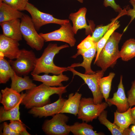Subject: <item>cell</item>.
Here are the masks:
<instances>
[{
    "mask_svg": "<svg viewBox=\"0 0 135 135\" xmlns=\"http://www.w3.org/2000/svg\"><path fill=\"white\" fill-rule=\"evenodd\" d=\"M68 85L62 86H51L42 84L26 90L21 104L27 109L41 107L50 103V96L54 94L59 96L66 92Z\"/></svg>",
    "mask_w": 135,
    "mask_h": 135,
    "instance_id": "obj_1",
    "label": "cell"
},
{
    "mask_svg": "<svg viewBox=\"0 0 135 135\" xmlns=\"http://www.w3.org/2000/svg\"><path fill=\"white\" fill-rule=\"evenodd\" d=\"M69 47L65 44L58 46L56 44H49L44 49L41 56L37 58L35 67L31 74L39 75L44 73H51L58 75L68 70L67 67H60L54 63V58L55 55L61 50Z\"/></svg>",
    "mask_w": 135,
    "mask_h": 135,
    "instance_id": "obj_2",
    "label": "cell"
},
{
    "mask_svg": "<svg viewBox=\"0 0 135 135\" xmlns=\"http://www.w3.org/2000/svg\"><path fill=\"white\" fill-rule=\"evenodd\" d=\"M122 34L114 32L101 51L96 61L94 62L104 72L115 64L120 58L118 44Z\"/></svg>",
    "mask_w": 135,
    "mask_h": 135,
    "instance_id": "obj_3",
    "label": "cell"
},
{
    "mask_svg": "<svg viewBox=\"0 0 135 135\" xmlns=\"http://www.w3.org/2000/svg\"><path fill=\"white\" fill-rule=\"evenodd\" d=\"M21 19L20 31L26 44L36 50H41L45 41L36 32L31 18L28 15L24 14Z\"/></svg>",
    "mask_w": 135,
    "mask_h": 135,
    "instance_id": "obj_4",
    "label": "cell"
},
{
    "mask_svg": "<svg viewBox=\"0 0 135 135\" xmlns=\"http://www.w3.org/2000/svg\"><path fill=\"white\" fill-rule=\"evenodd\" d=\"M108 106L106 102L95 104L93 98H82L77 115L78 118L87 123L92 122L98 118Z\"/></svg>",
    "mask_w": 135,
    "mask_h": 135,
    "instance_id": "obj_5",
    "label": "cell"
},
{
    "mask_svg": "<svg viewBox=\"0 0 135 135\" xmlns=\"http://www.w3.org/2000/svg\"><path fill=\"white\" fill-rule=\"evenodd\" d=\"M37 58L32 50L22 49L21 50L19 56L15 60H10L9 62L17 75L24 76L33 71Z\"/></svg>",
    "mask_w": 135,
    "mask_h": 135,
    "instance_id": "obj_6",
    "label": "cell"
},
{
    "mask_svg": "<svg viewBox=\"0 0 135 135\" xmlns=\"http://www.w3.org/2000/svg\"><path fill=\"white\" fill-rule=\"evenodd\" d=\"M69 119V117L64 113L57 114L51 119L45 121L42 129L48 135H68L70 132V126L67 123Z\"/></svg>",
    "mask_w": 135,
    "mask_h": 135,
    "instance_id": "obj_7",
    "label": "cell"
},
{
    "mask_svg": "<svg viewBox=\"0 0 135 135\" xmlns=\"http://www.w3.org/2000/svg\"><path fill=\"white\" fill-rule=\"evenodd\" d=\"M67 70L72 72L74 76L77 75L83 79L92 93L95 104H101L104 98L100 90L99 81L104 76L103 71L98 70L94 74H88L81 73L75 70L74 68L69 66L67 67Z\"/></svg>",
    "mask_w": 135,
    "mask_h": 135,
    "instance_id": "obj_8",
    "label": "cell"
},
{
    "mask_svg": "<svg viewBox=\"0 0 135 135\" xmlns=\"http://www.w3.org/2000/svg\"><path fill=\"white\" fill-rule=\"evenodd\" d=\"M30 14L31 18L36 30H38L42 26L49 24L61 25L68 22V20H62L54 18L50 14L42 12L33 5L28 2L25 10Z\"/></svg>",
    "mask_w": 135,
    "mask_h": 135,
    "instance_id": "obj_9",
    "label": "cell"
},
{
    "mask_svg": "<svg viewBox=\"0 0 135 135\" xmlns=\"http://www.w3.org/2000/svg\"><path fill=\"white\" fill-rule=\"evenodd\" d=\"M60 26V28L57 30L46 34L40 33L39 34L45 41H61L68 44L71 47L74 46L76 40L74 37L75 34L72 26L70 22Z\"/></svg>",
    "mask_w": 135,
    "mask_h": 135,
    "instance_id": "obj_10",
    "label": "cell"
},
{
    "mask_svg": "<svg viewBox=\"0 0 135 135\" xmlns=\"http://www.w3.org/2000/svg\"><path fill=\"white\" fill-rule=\"evenodd\" d=\"M66 99L59 96L56 101L41 107H34L28 111V113L36 117L40 118L52 116L59 113Z\"/></svg>",
    "mask_w": 135,
    "mask_h": 135,
    "instance_id": "obj_11",
    "label": "cell"
},
{
    "mask_svg": "<svg viewBox=\"0 0 135 135\" xmlns=\"http://www.w3.org/2000/svg\"><path fill=\"white\" fill-rule=\"evenodd\" d=\"M18 41L7 37L2 34L0 35V55L10 60L16 58L21 50L19 48Z\"/></svg>",
    "mask_w": 135,
    "mask_h": 135,
    "instance_id": "obj_12",
    "label": "cell"
},
{
    "mask_svg": "<svg viewBox=\"0 0 135 135\" xmlns=\"http://www.w3.org/2000/svg\"><path fill=\"white\" fill-rule=\"evenodd\" d=\"M122 79V76L121 75L117 91L114 94L113 97L108 98L106 102L110 106H115L117 108V110L120 112H126L130 107L125 95Z\"/></svg>",
    "mask_w": 135,
    "mask_h": 135,
    "instance_id": "obj_13",
    "label": "cell"
},
{
    "mask_svg": "<svg viewBox=\"0 0 135 135\" xmlns=\"http://www.w3.org/2000/svg\"><path fill=\"white\" fill-rule=\"evenodd\" d=\"M0 103L6 110H10L16 106L24 96V94L20 93L11 88L6 87L1 90Z\"/></svg>",
    "mask_w": 135,
    "mask_h": 135,
    "instance_id": "obj_14",
    "label": "cell"
},
{
    "mask_svg": "<svg viewBox=\"0 0 135 135\" xmlns=\"http://www.w3.org/2000/svg\"><path fill=\"white\" fill-rule=\"evenodd\" d=\"M20 21L16 19L0 23L2 34L13 40L19 41L22 40V36L20 30Z\"/></svg>",
    "mask_w": 135,
    "mask_h": 135,
    "instance_id": "obj_15",
    "label": "cell"
},
{
    "mask_svg": "<svg viewBox=\"0 0 135 135\" xmlns=\"http://www.w3.org/2000/svg\"><path fill=\"white\" fill-rule=\"evenodd\" d=\"M82 96V94L78 92L74 94V93L70 94L68 99L65 101L59 113H69L77 116Z\"/></svg>",
    "mask_w": 135,
    "mask_h": 135,
    "instance_id": "obj_16",
    "label": "cell"
},
{
    "mask_svg": "<svg viewBox=\"0 0 135 135\" xmlns=\"http://www.w3.org/2000/svg\"><path fill=\"white\" fill-rule=\"evenodd\" d=\"M62 73L56 75H48L45 74L42 75L38 74H31L34 80L42 82L46 85L51 86H63L62 82L67 81L69 78Z\"/></svg>",
    "mask_w": 135,
    "mask_h": 135,
    "instance_id": "obj_17",
    "label": "cell"
},
{
    "mask_svg": "<svg viewBox=\"0 0 135 135\" xmlns=\"http://www.w3.org/2000/svg\"><path fill=\"white\" fill-rule=\"evenodd\" d=\"M87 10L84 7L80 8L76 12L70 13L69 18L72 20V27L75 34H76L79 30L85 28L86 30L90 29V26L86 23V16Z\"/></svg>",
    "mask_w": 135,
    "mask_h": 135,
    "instance_id": "obj_18",
    "label": "cell"
},
{
    "mask_svg": "<svg viewBox=\"0 0 135 135\" xmlns=\"http://www.w3.org/2000/svg\"><path fill=\"white\" fill-rule=\"evenodd\" d=\"M10 78L11 88L19 93L24 90H30L36 86L27 75L22 77L17 75L15 72Z\"/></svg>",
    "mask_w": 135,
    "mask_h": 135,
    "instance_id": "obj_19",
    "label": "cell"
},
{
    "mask_svg": "<svg viewBox=\"0 0 135 135\" xmlns=\"http://www.w3.org/2000/svg\"><path fill=\"white\" fill-rule=\"evenodd\" d=\"M96 52V46L89 49L81 54L83 58V61L82 63H74L69 67L74 68L76 67L82 66L85 69V74H91L95 73L96 72L92 70L91 65Z\"/></svg>",
    "mask_w": 135,
    "mask_h": 135,
    "instance_id": "obj_20",
    "label": "cell"
},
{
    "mask_svg": "<svg viewBox=\"0 0 135 135\" xmlns=\"http://www.w3.org/2000/svg\"><path fill=\"white\" fill-rule=\"evenodd\" d=\"M131 107L126 112H119L117 110L114 112L113 123L124 130L128 128L131 124H135V120L132 117L130 112Z\"/></svg>",
    "mask_w": 135,
    "mask_h": 135,
    "instance_id": "obj_21",
    "label": "cell"
},
{
    "mask_svg": "<svg viewBox=\"0 0 135 135\" xmlns=\"http://www.w3.org/2000/svg\"><path fill=\"white\" fill-rule=\"evenodd\" d=\"M70 132L74 135H102L104 134L97 132L94 130V128L87 122H83L82 123L75 122L73 125L70 126Z\"/></svg>",
    "mask_w": 135,
    "mask_h": 135,
    "instance_id": "obj_22",
    "label": "cell"
},
{
    "mask_svg": "<svg viewBox=\"0 0 135 135\" xmlns=\"http://www.w3.org/2000/svg\"><path fill=\"white\" fill-rule=\"evenodd\" d=\"M24 14L3 2L0 3V23L21 18Z\"/></svg>",
    "mask_w": 135,
    "mask_h": 135,
    "instance_id": "obj_23",
    "label": "cell"
},
{
    "mask_svg": "<svg viewBox=\"0 0 135 135\" xmlns=\"http://www.w3.org/2000/svg\"><path fill=\"white\" fill-rule=\"evenodd\" d=\"M4 57L0 56V83L3 84L6 83L15 72Z\"/></svg>",
    "mask_w": 135,
    "mask_h": 135,
    "instance_id": "obj_24",
    "label": "cell"
},
{
    "mask_svg": "<svg viewBox=\"0 0 135 135\" xmlns=\"http://www.w3.org/2000/svg\"><path fill=\"white\" fill-rule=\"evenodd\" d=\"M23 97L16 106L10 110H6L4 109L3 106L0 107V122L8 120H17L22 122L20 119V114L19 109L20 105L21 103Z\"/></svg>",
    "mask_w": 135,
    "mask_h": 135,
    "instance_id": "obj_25",
    "label": "cell"
},
{
    "mask_svg": "<svg viewBox=\"0 0 135 135\" xmlns=\"http://www.w3.org/2000/svg\"><path fill=\"white\" fill-rule=\"evenodd\" d=\"M120 58L124 61H128L135 57V40L131 38L124 43L120 51Z\"/></svg>",
    "mask_w": 135,
    "mask_h": 135,
    "instance_id": "obj_26",
    "label": "cell"
},
{
    "mask_svg": "<svg viewBox=\"0 0 135 135\" xmlns=\"http://www.w3.org/2000/svg\"><path fill=\"white\" fill-rule=\"evenodd\" d=\"M107 111L104 110L98 117L100 123L106 126L112 135H123L124 130L107 118Z\"/></svg>",
    "mask_w": 135,
    "mask_h": 135,
    "instance_id": "obj_27",
    "label": "cell"
},
{
    "mask_svg": "<svg viewBox=\"0 0 135 135\" xmlns=\"http://www.w3.org/2000/svg\"><path fill=\"white\" fill-rule=\"evenodd\" d=\"M115 76L114 73L110 72L108 76L101 78L99 81L100 91L106 102L111 90L112 81Z\"/></svg>",
    "mask_w": 135,
    "mask_h": 135,
    "instance_id": "obj_28",
    "label": "cell"
},
{
    "mask_svg": "<svg viewBox=\"0 0 135 135\" xmlns=\"http://www.w3.org/2000/svg\"><path fill=\"white\" fill-rule=\"evenodd\" d=\"M120 26L119 22L116 20L110 26L101 39L96 43V54L94 62L97 60L99 55L112 33Z\"/></svg>",
    "mask_w": 135,
    "mask_h": 135,
    "instance_id": "obj_29",
    "label": "cell"
},
{
    "mask_svg": "<svg viewBox=\"0 0 135 135\" xmlns=\"http://www.w3.org/2000/svg\"><path fill=\"white\" fill-rule=\"evenodd\" d=\"M123 11L120 13L118 17L112 20V22L108 24L106 26H100L95 28L91 36L96 42H97L101 39L112 25L122 15H125L124 11L123 12Z\"/></svg>",
    "mask_w": 135,
    "mask_h": 135,
    "instance_id": "obj_30",
    "label": "cell"
},
{
    "mask_svg": "<svg viewBox=\"0 0 135 135\" xmlns=\"http://www.w3.org/2000/svg\"><path fill=\"white\" fill-rule=\"evenodd\" d=\"M96 43L94 42L93 38L90 34L88 35L77 46V52L72 58H75L78 55H81L86 51L96 46Z\"/></svg>",
    "mask_w": 135,
    "mask_h": 135,
    "instance_id": "obj_31",
    "label": "cell"
},
{
    "mask_svg": "<svg viewBox=\"0 0 135 135\" xmlns=\"http://www.w3.org/2000/svg\"><path fill=\"white\" fill-rule=\"evenodd\" d=\"M2 2L20 11L25 10L28 0H0V3Z\"/></svg>",
    "mask_w": 135,
    "mask_h": 135,
    "instance_id": "obj_32",
    "label": "cell"
},
{
    "mask_svg": "<svg viewBox=\"0 0 135 135\" xmlns=\"http://www.w3.org/2000/svg\"><path fill=\"white\" fill-rule=\"evenodd\" d=\"M9 124L11 128L19 135H30L27 132L22 122L17 120H10Z\"/></svg>",
    "mask_w": 135,
    "mask_h": 135,
    "instance_id": "obj_33",
    "label": "cell"
},
{
    "mask_svg": "<svg viewBox=\"0 0 135 135\" xmlns=\"http://www.w3.org/2000/svg\"><path fill=\"white\" fill-rule=\"evenodd\" d=\"M127 96L130 107L135 105V80L132 82L131 88L128 92Z\"/></svg>",
    "mask_w": 135,
    "mask_h": 135,
    "instance_id": "obj_34",
    "label": "cell"
},
{
    "mask_svg": "<svg viewBox=\"0 0 135 135\" xmlns=\"http://www.w3.org/2000/svg\"><path fill=\"white\" fill-rule=\"evenodd\" d=\"M103 5L105 7L110 6L115 11L120 13L123 10L120 6L116 3L114 0H104Z\"/></svg>",
    "mask_w": 135,
    "mask_h": 135,
    "instance_id": "obj_35",
    "label": "cell"
},
{
    "mask_svg": "<svg viewBox=\"0 0 135 135\" xmlns=\"http://www.w3.org/2000/svg\"><path fill=\"white\" fill-rule=\"evenodd\" d=\"M3 135H19L17 133L12 130L6 122H4L2 125Z\"/></svg>",
    "mask_w": 135,
    "mask_h": 135,
    "instance_id": "obj_36",
    "label": "cell"
},
{
    "mask_svg": "<svg viewBox=\"0 0 135 135\" xmlns=\"http://www.w3.org/2000/svg\"><path fill=\"white\" fill-rule=\"evenodd\" d=\"M133 124L124 130L123 135H135V124Z\"/></svg>",
    "mask_w": 135,
    "mask_h": 135,
    "instance_id": "obj_37",
    "label": "cell"
},
{
    "mask_svg": "<svg viewBox=\"0 0 135 135\" xmlns=\"http://www.w3.org/2000/svg\"><path fill=\"white\" fill-rule=\"evenodd\" d=\"M132 6L133 7V8L130 9L126 10V15L129 16L131 17V19L130 23L135 18V5H133Z\"/></svg>",
    "mask_w": 135,
    "mask_h": 135,
    "instance_id": "obj_38",
    "label": "cell"
},
{
    "mask_svg": "<svg viewBox=\"0 0 135 135\" xmlns=\"http://www.w3.org/2000/svg\"><path fill=\"white\" fill-rule=\"evenodd\" d=\"M130 112L132 118L135 120V106L130 109Z\"/></svg>",
    "mask_w": 135,
    "mask_h": 135,
    "instance_id": "obj_39",
    "label": "cell"
},
{
    "mask_svg": "<svg viewBox=\"0 0 135 135\" xmlns=\"http://www.w3.org/2000/svg\"><path fill=\"white\" fill-rule=\"evenodd\" d=\"M129 2L132 5H135V0H130Z\"/></svg>",
    "mask_w": 135,
    "mask_h": 135,
    "instance_id": "obj_40",
    "label": "cell"
},
{
    "mask_svg": "<svg viewBox=\"0 0 135 135\" xmlns=\"http://www.w3.org/2000/svg\"><path fill=\"white\" fill-rule=\"evenodd\" d=\"M81 3H82L83 2V0H76Z\"/></svg>",
    "mask_w": 135,
    "mask_h": 135,
    "instance_id": "obj_41",
    "label": "cell"
}]
</instances>
